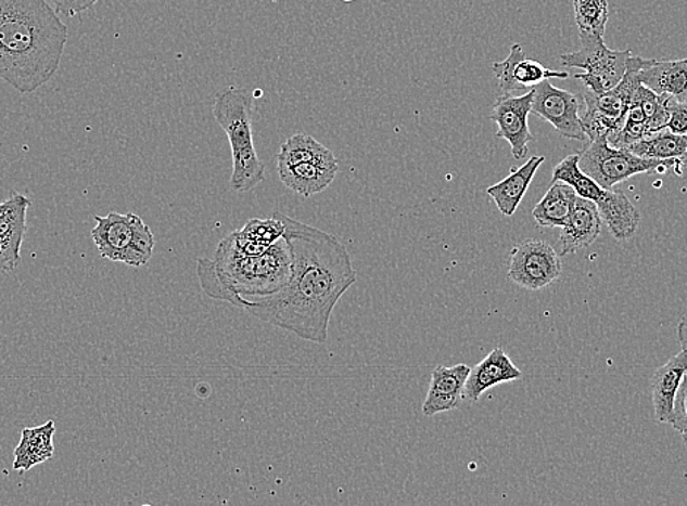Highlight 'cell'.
<instances>
[{"instance_id":"23","label":"cell","mask_w":687,"mask_h":506,"mask_svg":"<svg viewBox=\"0 0 687 506\" xmlns=\"http://www.w3.org/2000/svg\"><path fill=\"white\" fill-rule=\"evenodd\" d=\"M31 202L23 194H12L0 206V238L8 248L21 259L25 231H27V210Z\"/></svg>"},{"instance_id":"26","label":"cell","mask_w":687,"mask_h":506,"mask_svg":"<svg viewBox=\"0 0 687 506\" xmlns=\"http://www.w3.org/2000/svg\"><path fill=\"white\" fill-rule=\"evenodd\" d=\"M573 15H575L580 33L605 37L607 23H609L607 0H573Z\"/></svg>"},{"instance_id":"25","label":"cell","mask_w":687,"mask_h":506,"mask_svg":"<svg viewBox=\"0 0 687 506\" xmlns=\"http://www.w3.org/2000/svg\"><path fill=\"white\" fill-rule=\"evenodd\" d=\"M327 159H335L334 152L309 134L296 133L281 146L278 154V170H287L303 163L327 161Z\"/></svg>"},{"instance_id":"10","label":"cell","mask_w":687,"mask_h":506,"mask_svg":"<svg viewBox=\"0 0 687 506\" xmlns=\"http://www.w3.org/2000/svg\"><path fill=\"white\" fill-rule=\"evenodd\" d=\"M581 105H583V99L580 95L560 90L546 79L534 87L531 113L549 121L558 130L560 137L583 142L587 134L581 125Z\"/></svg>"},{"instance_id":"11","label":"cell","mask_w":687,"mask_h":506,"mask_svg":"<svg viewBox=\"0 0 687 506\" xmlns=\"http://www.w3.org/2000/svg\"><path fill=\"white\" fill-rule=\"evenodd\" d=\"M533 99L534 88L524 95L500 94L493 105L491 120L497 125L496 137L509 142L516 159L524 158L534 141L529 126Z\"/></svg>"},{"instance_id":"29","label":"cell","mask_w":687,"mask_h":506,"mask_svg":"<svg viewBox=\"0 0 687 506\" xmlns=\"http://www.w3.org/2000/svg\"><path fill=\"white\" fill-rule=\"evenodd\" d=\"M665 99H667L670 112L669 124L665 129L676 134H687V104L678 103V101L670 99V96H665Z\"/></svg>"},{"instance_id":"18","label":"cell","mask_w":687,"mask_h":506,"mask_svg":"<svg viewBox=\"0 0 687 506\" xmlns=\"http://www.w3.org/2000/svg\"><path fill=\"white\" fill-rule=\"evenodd\" d=\"M278 174L285 187L303 197H310L330 187L339 174V161L335 158L327 159V161L303 163L287 170H278Z\"/></svg>"},{"instance_id":"32","label":"cell","mask_w":687,"mask_h":506,"mask_svg":"<svg viewBox=\"0 0 687 506\" xmlns=\"http://www.w3.org/2000/svg\"><path fill=\"white\" fill-rule=\"evenodd\" d=\"M677 339L683 350H687V314L683 315L677 326Z\"/></svg>"},{"instance_id":"3","label":"cell","mask_w":687,"mask_h":506,"mask_svg":"<svg viewBox=\"0 0 687 506\" xmlns=\"http://www.w3.org/2000/svg\"><path fill=\"white\" fill-rule=\"evenodd\" d=\"M292 248L284 237L263 255L238 256L220 243L214 259L198 261V277L209 298L233 303L238 299L276 294L292 275Z\"/></svg>"},{"instance_id":"21","label":"cell","mask_w":687,"mask_h":506,"mask_svg":"<svg viewBox=\"0 0 687 506\" xmlns=\"http://www.w3.org/2000/svg\"><path fill=\"white\" fill-rule=\"evenodd\" d=\"M54 432H56V426L53 420H49L39 428H25L20 444L14 451V470L25 473L37 464L52 458Z\"/></svg>"},{"instance_id":"31","label":"cell","mask_w":687,"mask_h":506,"mask_svg":"<svg viewBox=\"0 0 687 506\" xmlns=\"http://www.w3.org/2000/svg\"><path fill=\"white\" fill-rule=\"evenodd\" d=\"M20 261V257H16L14 252L8 248L7 244L3 243V239L0 238V275L15 270Z\"/></svg>"},{"instance_id":"22","label":"cell","mask_w":687,"mask_h":506,"mask_svg":"<svg viewBox=\"0 0 687 506\" xmlns=\"http://www.w3.org/2000/svg\"><path fill=\"white\" fill-rule=\"evenodd\" d=\"M577 194L563 181H554L549 192L533 209L535 222L543 228H563L571 217Z\"/></svg>"},{"instance_id":"35","label":"cell","mask_w":687,"mask_h":506,"mask_svg":"<svg viewBox=\"0 0 687 506\" xmlns=\"http://www.w3.org/2000/svg\"><path fill=\"white\" fill-rule=\"evenodd\" d=\"M0 206H2V204H0Z\"/></svg>"},{"instance_id":"33","label":"cell","mask_w":687,"mask_h":506,"mask_svg":"<svg viewBox=\"0 0 687 506\" xmlns=\"http://www.w3.org/2000/svg\"><path fill=\"white\" fill-rule=\"evenodd\" d=\"M682 440H683V444H685L686 450H687V431L682 432Z\"/></svg>"},{"instance_id":"17","label":"cell","mask_w":687,"mask_h":506,"mask_svg":"<svg viewBox=\"0 0 687 506\" xmlns=\"http://www.w3.org/2000/svg\"><path fill=\"white\" fill-rule=\"evenodd\" d=\"M687 374V350L678 352L672 360L660 366L651 378L652 406L656 419L660 424H669L672 416L674 398L678 387Z\"/></svg>"},{"instance_id":"6","label":"cell","mask_w":687,"mask_h":506,"mask_svg":"<svg viewBox=\"0 0 687 506\" xmlns=\"http://www.w3.org/2000/svg\"><path fill=\"white\" fill-rule=\"evenodd\" d=\"M91 237L103 259L141 268L153 257L155 239L138 215L111 212L96 217Z\"/></svg>"},{"instance_id":"2","label":"cell","mask_w":687,"mask_h":506,"mask_svg":"<svg viewBox=\"0 0 687 506\" xmlns=\"http://www.w3.org/2000/svg\"><path fill=\"white\" fill-rule=\"evenodd\" d=\"M69 29L46 0H0V79L33 94L56 75Z\"/></svg>"},{"instance_id":"24","label":"cell","mask_w":687,"mask_h":506,"mask_svg":"<svg viewBox=\"0 0 687 506\" xmlns=\"http://www.w3.org/2000/svg\"><path fill=\"white\" fill-rule=\"evenodd\" d=\"M632 154L651 159H678L687 166V134H676L669 129L649 134L627 147Z\"/></svg>"},{"instance_id":"5","label":"cell","mask_w":687,"mask_h":506,"mask_svg":"<svg viewBox=\"0 0 687 506\" xmlns=\"http://www.w3.org/2000/svg\"><path fill=\"white\" fill-rule=\"evenodd\" d=\"M644 57L632 54L627 62L625 76L613 90L596 94L585 88L583 94L584 113L581 125L589 141L607 138L610 145L625 125L632 99L640 86L638 74L644 65Z\"/></svg>"},{"instance_id":"8","label":"cell","mask_w":687,"mask_h":506,"mask_svg":"<svg viewBox=\"0 0 687 506\" xmlns=\"http://www.w3.org/2000/svg\"><path fill=\"white\" fill-rule=\"evenodd\" d=\"M581 49L577 52L564 53L560 62L569 67L583 69L584 74L575 75L584 82L585 88L596 94L613 90L626 74L631 50L618 52L607 48L605 37L597 34L580 33Z\"/></svg>"},{"instance_id":"12","label":"cell","mask_w":687,"mask_h":506,"mask_svg":"<svg viewBox=\"0 0 687 506\" xmlns=\"http://www.w3.org/2000/svg\"><path fill=\"white\" fill-rule=\"evenodd\" d=\"M493 74L499 82L500 94L530 90L546 79H568V72H559L526 59L521 44H513L505 61L493 63Z\"/></svg>"},{"instance_id":"4","label":"cell","mask_w":687,"mask_h":506,"mask_svg":"<svg viewBox=\"0 0 687 506\" xmlns=\"http://www.w3.org/2000/svg\"><path fill=\"white\" fill-rule=\"evenodd\" d=\"M256 92L230 87L215 96L214 117L225 130L233 157L230 185L233 192L246 193L265 180V166L256 154L252 133V114Z\"/></svg>"},{"instance_id":"27","label":"cell","mask_w":687,"mask_h":506,"mask_svg":"<svg viewBox=\"0 0 687 506\" xmlns=\"http://www.w3.org/2000/svg\"><path fill=\"white\" fill-rule=\"evenodd\" d=\"M240 232L246 235L247 238L253 239V242L269 247L278 242V239L284 237L285 226L281 219L273 215V217L269 219H251Z\"/></svg>"},{"instance_id":"9","label":"cell","mask_w":687,"mask_h":506,"mask_svg":"<svg viewBox=\"0 0 687 506\" xmlns=\"http://www.w3.org/2000/svg\"><path fill=\"white\" fill-rule=\"evenodd\" d=\"M562 275L559 252L539 239H526L512 248L509 280L529 290L545 289Z\"/></svg>"},{"instance_id":"13","label":"cell","mask_w":687,"mask_h":506,"mask_svg":"<svg viewBox=\"0 0 687 506\" xmlns=\"http://www.w3.org/2000/svg\"><path fill=\"white\" fill-rule=\"evenodd\" d=\"M470 366H437L433 369L428 395L423 403V415L432 417L440 413L455 411L461 406Z\"/></svg>"},{"instance_id":"16","label":"cell","mask_w":687,"mask_h":506,"mask_svg":"<svg viewBox=\"0 0 687 506\" xmlns=\"http://www.w3.org/2000/svg\"><path fill=\"white\" fill-rule=\"evenodd\" d=\"M639 82L656 94L670 96L687 104V59L656 61L645 59L638 74Z\"/></svg>"},{"instance_id":"19","label":"cell","mask_w":687,"mask_h":506,"mask_svg":"<svg viewBox=\"0 0 687 506\" xmlns=\"http://www.w3.org/2000/svg\"><path fill=\"white\" fill-rule=\"evenodd\" d=\"M545 161V157H531L524 166L517 168L506 179L486 190L501 215L512 217L517 212L518 206L521 205L526 192H529L531 181Z\"/></svg>"},{"instance_id":"15","label":"cell","mask_w":687,"mask_h":506,"mask_svg":"<svg viewBox=\"0 0 687 506\" xmlns=\"http://www.w3.org/2000/svg\"><path fill=\"white\" fill-rule=\"evenodd\" d=\"M520 378H522V373L508 353L501 348L493 349L480 364L470 369L466 387H463V398L470 402H479L492 387L517 381Z\"/></svg>"},{"instance_id":"14","label":"cell","mask_w":687,"mask_h":506,"mask_svg":"<svg viewBox=\"0 0 687 506\" xmlns=\"http://www.w3.org/2000/svg\"><path fill=\"white\" fill-rule=\"evenodd\" d=\"M602 230V218L597 205L585 197H576L575 206L559 239V256L573 255L597 242Z\"/></svg>"},{"instance_id":"28","label":"cell","mask_w":687,"mask_h":506,"mask_svg":"<svg viewBox=\"0 0 687 506\" xmlns=\"http://www.w3.org/2000/svg\"><path fill=\"white\" fill-rule=\"evenodd\" d=\"M669 424L680 433L687 431V374L678 387L676 398H674Z\"/></svg>"},{"instance_id":"30","label":"cell","mask_w":687,"mask_h":506,"mask_svg":"<svg viewBox=\"0 0 687 506\" xmlns=\"http://www.w3.org/2000/svg\"><path fill=\"white\" fill-rule=\"evenodd\" d=\"M99 2L100 0H52L54 11H56L59 15L69 16V18L82 14V12L90 10V8Z\"/></svg>"},{"instance_id":"20","label":"cell","mask_w":687,"mask_h":506,"mask_svg":"<svg viewBox=\"0 0 687 506\" xmlns=\"http://www.w3.org/2000/svg\"><path fill=\"white\" fill-rule=\"evenodd\" d=\"M597 208L614 238L626 242L634 237L639 228L640 215L625 193L607 190L605 199Z\"/></svg>"},{"instance_id":"7","label":"cell","mask_w":687,"mask_h":506,"mask_svg":"<svg viewBox=\"0 0 687 506\" xmlns=\"http://www.w3.org/2000/svg\"><path fill=\"white\" fill-rule=\"evenodd\" d=\"M674 167H683V163L678 159L638 157L631 151L611 146L607 138L589 141L580 154L581 170L607 190H613L614 185L629 180L631 177L664 172Z\"/></svg>"},{"instance_id":"1","label":"cell","mask_w":687,"mask_h":506,"mask_svg":"<svg viewBox=\"0 0 687 506\" xmlns=\"http://www.w3.org/2000/svg\"><path fill=\"white\" fill-rule=\"evenodd\" d=\"M273 215L285 226L292 275L278 293L238 299L234 307L303 340L327 343L332 311L357 281L352 256L334 235L284 213Z\"/></svg>"},{"instance_id":"34","label":"cell","mask_w":687,"mask_h":506,"mask_svg":"<svg viewBox=\"0 0 687 506\" xmlns=\"http://www.w3.org/2000/svg\"><path fill=\"white\" fill-rule=\"evenodd\" d=\"M341 2L352 3V2H354V0H341Z\"/></svg>"}]
</instances>
